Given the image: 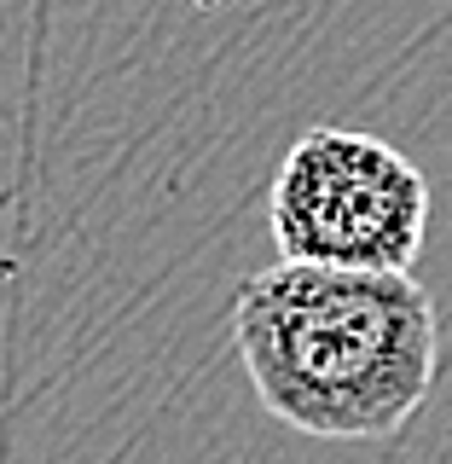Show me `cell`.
Returning <instances> with one entry per match:
<instances>
[{
    "instance_id": "obj_1",
    "label": "cell",
    "mask_w": 452,
    "mask_h": 464,
    "mask_svg": "<svg viewBox=\"0 0 452 464\" xmlns=\"http://www.w3.org/2000/svg\"><path fill=\"white\" fill-rule=\"evenodd\" d=\"M232 343L261 406L319 441L395 435L441 366L435 302L412 273L290 256L244 279Z\"/></svg>"
},
{
    "instance_id": "obj_2",
    "label": "cell",
    "mask_w": 452,
    "mask_h": 464,
    "mask_svg": "<svg viewBox=\"0 0 452 464\" xmlns=\"http://www.w3.org/2000/svg\"><path fill=\"white\" fill-rule=\"evenodd\" d=\"M267 215L290 261L412 273L429 232V180L377 134L308 128L279 163Z\"/></svg>"
}]
</instances>
